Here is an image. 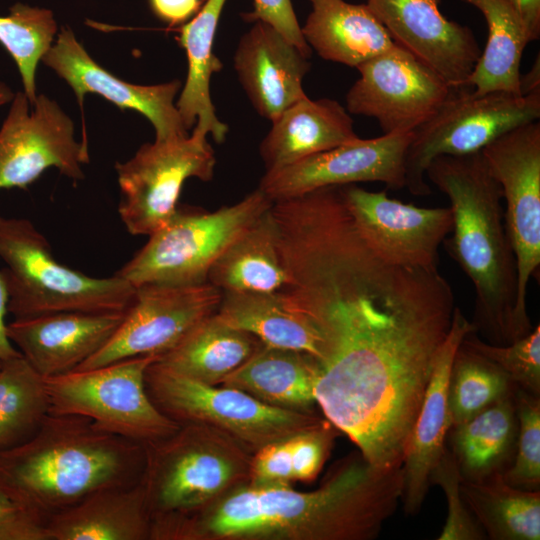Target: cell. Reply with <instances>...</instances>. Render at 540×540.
Segmentation results:
<instances>
[{"mask_svg":"<svg viewBox=\"0 0 540 540\" xmlns=\"http://www.w3.org/2000/svg\"><path fill=\"white\" fill-rule=\"evenodd\" d=\"M440 0H367L393 41L453 89L467 87L481 50L473 31L446 18Z\"/></svg>","mask_w":540,"mask_h":540,"instance_id":"cell-18","label":"cell"},{"mask_svg":"<svg viewBox=\"0 0 540 540\" xmlns=\"http://www.w3.org/2000/svg\"><path fill=\"white\" fill-rule=\"evenodd\" d=\"M320 363L303 351L264 344L219 385L239 389L281 409L314 412Z\"/></svg>","mask_w":540,"mask_h":540,"instance_id":"cell-26","label":"cell"},{"mask_svg":"<svg viewBox=\"0 0 540 540\" xmlns=\"http://www.w3.org/2000/svg\"><path fill=\"white\" fill-rule=\"evenodd\" d=\"M323 337L315 398L371 465L400 467L455 308L438 269L378 257L357 278L301 298Z\"/></svg>","mask_w":540,"mask_h":540,"instance_id":"cell-1","label":"cell"},{"mask_svg":"<svg viewBox=\"0 0 540 540\" xmlns=\"http://www.w3.org/2000/svg\"><path fill=\"white\" fill-rule=\"evenodd\" d=\"M207 280L222 292H278L288 286L271 207L227 246Z\"/></svg>","mask_w":540,"mask_h":540,"instance_id":"cell-31","label":"cell"},{"mask_svg":"<svg viewBox=\"0 0 540 540\" xmlns=\"http://www.w3.org/2000/svg\"><path fill=\"white\" fill-rule=\"evenodd\" d=\"M221 298L222 291L208 281L139 285L112 337L75 370L96 368L133 357L159 358L203 319L214 314Z\"/></svg>","mask_w":540,"mask_h":540,"instance_id":"cell-13","label":"cell"},{"mask_svg":"<svg viewBox=\"0 0 540 540\" xmlns=\"http://www.w3.org/2000/svg\"><path fill=\"white\" fill-rule=\"evenodd\" d=\"M262 344L253 334L222 321L215 312L156 362L191 379L219 385Z\"/></svg>","mask_w":540,"mask_h":540,"instance_id":"cell-30","label":"cell"},{"mask_svg":"<svg viewBox=\"0 0 540 540\" xmlns=\"http://www.w3.org/2000/svg\"><path fill=\"white\" fill-rule=\"evenodd\" d=\"M73 89L80 107L88 93L101 95L120 109L143 114L155 129V140L166 141L189 135L174 99L179 80L136 85L123 81L97 64L77 41L70 27H62L54 44L41 60Z\"/></svg>","mask_w":540,"mask_h":540,"instance_id":"cell-19","label":"cell"},{"mask_svg":"<svg viewBox=\"0 0 540 540\" xmlns=\"http://www.w3.org/2000/svg\"><path fill=\"white\" fill-rule=\"evenodd\" d=\"M253 22L237 44L234 69L256 112L273 121L307 96L303 79L311 63L309 57L273 26L260 20Z\"/></svg>","mask_w":540,"mask_h":540,"instance_id":"cell-22","label":"cell"},{"mask_svg":"<svg viewBox=\"0 0 540 540\" xmlns=\"http://www.w3.org/2000/svg\"><path fill=\"white\" fill-rule=\"evenodd\" d=\"M515 387L492 363L460 343L448 389L451 427L469 420L512 393Z\"/></svg>","mask_w":540,"mask_h":540,"instance_id":"cell-36","label":"cell"},{"mask_svg":"<svg viewBox=\"0 0 540 540\" xmlns=\"http://www.w3.org/2000/svg\"><path fill=\"white\" fill-rule=\"evenodd\" d=\"M271 123L259 146L266 171L360 138L354 130L350 113L330 98L313 100L306 96L285 109Z\"/></svg>","mask_w":540,"mask_h":540,"instance_id":"cell-23","label":"cell"},{"mask_svg":"<svg viewBox=\"0 0 540 540\" xmlns=\"http://www.w3.org/2000/svg\"><path fill=\"white\" fill-rule=\"evenodd\" d=\"M540 92V61L534 62L530 71L521 76V93L531 94Z\"/></svg>","mask_w":540,"mask_h":540,"instance_id":"cell-47","label":"cell"},{"mask_svg":"<svg viewBox=\"0 0 540 540\" xmlns=\"http://www.w3.org/2000/svg\"><path fill=\"white\" fill-rule=\"evenodd\" d=\"M0 540H49L45 522L0 491Z\"/></svg>","mask_w":540,"mask_h":540,"instance_id":"cell-42","label":"cell"},{"mask_svg":"<svg viewBox=\"0 0 540 540\" xmlns=\"http://www.w3.org/2000/svg\"><path fill=\"white\" fill-rule=\"evenodd\" d=\"M506 202L504 223L517 269L515 323L519 338L533 329L528 285L540 267V123L519 125L481 150Z\"/></svg>","mask_w":540,"mask_h":540,"instance_id":"cell-11","label":"cell"},{"mask_svg":"<svg viewBox=\"0 0 540 540\" xmlns=\"http://www.w3.org/2000/svg\"><path fill=\"white\" fill-rule=\"evenodd\" d=\"M515 389V388H514ZM518 433L514 390L469 420L450 428L448 449L463 480L503 474L511 465Z\"/></svg>","mask_w":540,"mask_h":540,"instance_id":"cell-29","label":"cell"},{"mask_svg":"<svg viewBox=\"0 0 540 540\" xmlns=\"http://www.w3.org/2000/svg\"><path fill=\"white\" fill-rule=\"evenodd\" d=\"M402 492L401 466L377 468L359 452L316 490L244 483L198 510L152 522L150 540H371Z\"/></svg>","mask_w":540,"mask_h":540,"instance_id":"cell-2","label":"cell"},{"mask_svg":"<svg viewBox=\"0 0 540 540\" xmlns=\"http://www.w3.org/2000/svg\"><path fill=\"white\" fill-rule=\"evenodd\" d=\"M156 356L119 360L43 378L49 412L90 418L102 430L146 444L173 433L179 423L150 399L145 374Z\"/></svg>","mask_w":540,"mask_h":540,"instance_id":"cell-10","label":"cell"},{"mask_svg":"<svg viewBox=\"0 0 540 540\" xmlns=\"http://www.w3.org/2000/svg\"><path fill=\"white\" fill-rule=\"evenodd\" d=\"M519 14L530 41L540 37V0H506Z\"/></svg>","mask_w":540,"mask_h":540,"instance_id":"cell-46","label":"cell"},{"mask_svg":"<svg viewBox=\"0 0 540 540\" xmlns=\"http://www.w3.org/2000/svg\"><path fill=\"white\" fill-rule=\"evenodd\" d=\"M226 0H205L198 12L179 29L178 41L188 62L186 81L176 108L185 128L225 141L228 126L216 114L210 96V79L223 65L213 52L215 33Z\"/></svg>","mask_w":540,"mask_h":540,"instance_id":"cell-27","label":"cell"},{"mask_svg":"<svg viewBox=\"0 0 540 540\" xmlns=\"http://www.w3.org/2000/svg\"><path fill=\"white\" fill-rule=\"evenodd\" d=\"M514 402L518 419L516 449L502 478L517 488L540 490V398L515 387Z\"/></svg>","mask_w":540,"mask_h":540,"instance_id":"cell-38","label":"cell"},{"mask_svg":"<svg viewBox=\"0 0 540 540\" xmlns=\"http://www.w3.org/2000/svg\"><path fill=\"white\" fill-rule=\"evenodd\" d=\"M153 13L169 25H178L191 19L200 9L201 0H149Z\"/></svg>","mask_w":540,"mask_h":540,"instance_id":"cell-44","label":"cell"},{"mask_svg":"<svg viewBox=\"0 0 540 540\" xmlns=\"http://www.w3.org/2000/svg\"><path fill=\"white\" fill-rule=\"evenodd\" d=\"M461 344L499 369L516 387L540 395V326L506 345L481 340L470 332Z\"/></svg>","mask_w":540,"mask_h":540,"instance_id":"cell-37","label":"cell"},{"mask_svg":"<svg viewBox=\"0 0 540 540\" xmlns=\"http://www.w3.org/2000/svg\"><path fill=\"white\" fill-rule=\"evenodd\" d=\"M312 10L301 31L323 59L357 68L395 42L366 4L309 0Z\"/></svg>","mask_w":540,"mask_h":540,"instance_id":"cell-25","label":"cell"},{"mask_svg":"<svg viewBox=\"0 0 540 540\" xmlns=\"http://www.w3.org/2000/svg\"><path fill=\"white\" fill-rule=\"evenodd\" d=\"M356 69L359 78L346 94V109L377 120L383 134L413 131L453 89L396 43Z\"/></svg>","mask_w":540,"mask_h":540,"instance_id":"cell-15","label":"cell"},{"mask_svg":"<svg viewBox=\"0 0 540 540\" xmlns=\"http://www.w3.org/2000/svg\"><path fill=\"white\" fill-rule=\"evenodd\" d=\"M215 153L207 135L196 130L186 137L146 143L124 163H116L121 201L119 216L133 235H150L165 225L178 208L184 182L209 181Z\"/></svg>","mask_w":540,"mask_h":540,"instance_id":"cell-12","label":"cell"},{"mask_svg":"<svg viewBox=\"0 0 540 540\" xmlns=\"http://www.w3.org/2000/svg\"><path fill=\"white\" fill-rule=\"evenodd\" d=\"M49 540H150L151 517L140 481L96 491L46 521Z\"/></svg>","mask_w":540,"mask_h":540,"instance_id":"cell-24","label":"cell"},{"mask_svg":"<svg viewBox=\"0 0 540 540\" xmlns=\"http://www.w3.org/2000/svg\"><path fill=\"white\" fill-rule=\"evenodd\" d=\"M15 94L3 82H0V106L12 101Z\"/></svg>","mask_w":540,"mask_h":540,"instance_id":"cell-48","label":"cell"},{"mask_svg":"<svg viewBox=\"0 0 540 540\" xmlns=\"http://www.w3.org/2000/svg\"><path fill=\"white\" fill-rule=\"evenodd\" d=\"M254 10L245 15L248 21H263L283 34L310 58L312 49L305 41L291 0H253Z\"/></svg>","mask_w":540,"mask_h":540,"instance_id":"cell-43","label":"cell"},{"mask_svg":"<svg viewBox=\"0 0 540 540\" xmlns=\"http://www.w3.org/2000/svg\"><path fill=\"white\" fill-rule=\"evenodd\" d=\"M461 481L458 463L446 446L429 477L430 485L439 486L447 501L446 521L437 540L487 539L462 497Z\"/></svg>","mask_w":540,"mask_h":540,"instance_id":"cell-39","label":"cell"},{"mask_svg":"<svg viewBox=\"0 0 540 540\" xmlns=\"http://www.w3.org/2000/svg\"><path fill=\"white\" fill-rule=\"evenodd\" d=\"M346 205L370 247L393 264L438 269V248L453 228L450 207L423 208L371 192L341 186Z\"/></svg>","mask_w":540,"mask_h":540,"instance_id":"cell-17","label":"cell"},{"mask_svg":"<svg viewBox=\"0 0 540 540\" xmlns=\"http://www.w3.org/2000/svg\"><path fill=\"white\" fill-rule=\"evenodd\" d=\"M49 413L44 379L22 354L0 369V450L29 440Z\"/></svg>","mask_w":540,"mask_h":540,"instance_id":"cell-34","label":"cell"},{"mask_svg":"<svg viewBox=\"0 0 540 540\" xmlns=\"http://www.w3.org/2000/svg\"><path fill=\"white\" fill-rule=\"evenodd\" d=\"M462 497L491 540L540 539V490L508 484L502 474L460 483Z\"/></svg>","mask_w":540,"mask_h":540,"instance_id":"cell-33","label":"cell"},{"mask_svg":"<svg viewBox=\"0 0 540 540\" xmlns=\"http://www.w3.org/2000/svg\"><path fill=\"white\" fill-rule=\"evenodd\" d=\"M539 118L540 92L480 94L470 87L452 89L437 110L413 130L405 158V187L416 196L431 194L426 170L433 159L481 151L507 131Z\"/></svg>","mask_w":540,"mask_h":540,"instance_id":"cell-9","label":"cell"},{"mask_svg":"<svg viewBox=\"0 0 540 540\" xmlns=\"http://www.w3.org/2000/svg\"><path fill=\"white\" fill-rule=\"evenodd\" d=\"M413 131L357 139L282 168L266 171L259 188L272 200H283L315 189L357 182H382L405 187L406 151Z\"/></svg>","mask_w":540,"mask_h":540,"instance_id":"cell-16","label":"cell"},{"mask_svg":"<svg viewBox=\"0 0 540 540\" xmlns=\"http://www.w3.org/2000/svg\"><path fill=\"white\" fill-rule=\"evenodd\" d=\"M216 315L264 345L303 351L318 361L323 337L313 320L280 292H222Z\"/></svg>","mask_w":540,"mask_h":540,"instance_id":"cell-28","label":"cell"},{"mask_svg":"<svg viewBox=\"0 0 540 540\" xmlns=\"http://www.w3.org/2000/svg\"><path fill=\"white\" fill-rule=\"evenodd\" d=\"M143 466V444L49 412L29 440L0 450V491L46 524L96 491L138 483Z\"/></svg>","mask_w":540,"mask_h":540,"instance_id":"cell-3","label":"cell"},{"mask_svg":"<svg viewBox=\"0 0 540 540\" xmlns=\"http://www.w3.org/2000/svg\"><path fill=\"white\" fill-rule=\"evenodd\" d=\"M147 393L156 407L179 424L212 426L254 453L262 446L322 423L315 412L267 405L232 387L211 385L178 374L154 361L145 374Z\"/></svg>","mask_w":540,"mask_h":540,"instance_id":"cell-8","label":"cell"},{"mask_svg":"<svg viewBox=\"0 0 540 540\" xmlns=\"http://www.w3.org/2000/svg\"><path fill=\"white\" fill-rule=\"evenodd\" d=\"M57 23L49 9L16 3L7 16H0V44L15 61L31 105L36 94L39 61L50 49Z\"/></svg>","mask_w":540,"mask_h":540,"instance_id":"cell-35","label":"cell"},{"mask_svg":"<svg viewBox=\"0 0 540 540\" xmlns=\"http://www.w3.org/2000/svg\"><path fill=\"white\" fill-rule=\"evenodd\" d=\"M426 177L450 200L452 236L443 243L475 288L471 323L476 333L498 345L518 340L516 259L504 223L502 191L482 152L438 156Z\"/></svg>","mask_w":540,"mask_h":540,"instance_id":"cell-4","label":"cell"},{"mask_svg":"<svg viewBox=\"0 0 540 540\" xmlns=\"http://www.w3.org/2000/svg\"><path fill=\"white\" fill-rule=\"evenodd\" d=\"M88 161L86 143L76 142L73 121L54 100L40 94L31 105L24 92L14 95L0 129V190H26L49 167L79 181Z\"/></svg>","mask_w":540,"mask_h":540,"instance_id":"cell-14","label":"cell"},{"mask_svg":"<svg viewBox=\"0 0 540 540\" xmlns=\"http://www.w3.org/2000/svg\"><path fill=\"white\" fill-rule=\"evenodd\" d=\"M340 432L327 419L315 427L290 436L292 473L295 481H312L321 471Z\"/></svg>","mask_w":540,"mask_h":540,"instance_id":"cell-40","label":"cell"},{"mask_svg":"<svg viewBox=\"0 0 540 540\" xmlns=\"http://www.w3.org/2000/svg\"><path fill=\"white\" fill-rule=\"evenodd\" d=\"M272 203L258 187L238 203L214 212L177 208L115 274L134 287L207 282L217 258Z\"/></svg>","mask_w":540,"mask_h":540,"instance_id":"cell-7","label":"cell"},{"mask_svg":"<svg viewBox=\"0 0 540 540\" xmlns=\"http://www.w3.org/2000/svg\"><path fill=\"white\" fill-rule=\"evenodd\" d=\"M470 332H476L474 326L455 306L402 460L401 500L407 515L419 513L430 486V473L446 448L452 426L448 401L451 367L462 339Z\"/></svg>","mask_w":540,"mask_h":540,"instance_id":"cell-20","label":"cell"},{"mask_svg":"<svg viewBox=\"0 0 540 540\" xmlns=\"http://www.w3.org/2000/svg\"><path fill=\"white\" fill-rule=\"evenodd\" d=\"M288 438L268 443L253 453L248 484L256 487L292 486L294 479Z\"/></svg>","mask_w":540,"mask_h":540,"instance_id":"cell-41","label":"cell"},{"mask_svg":"<svg viewBox=\"0 0 540 540\" xmlns=\"http://www.w3.org/2000/svg\"><path fill=\"white\" fill-rule=\"evenodd\" d=\"M463 1L483 14L488 28L485 47L467 87L480 94L493 91L522 94L521 59L531 41L521 17L506 0Z\"/></svg>","mask_w":540,"mask_h":540,"instance_id":"cell-32","label":"cell"},{"mask_svg":"<svg viewBox=\"0 0 540 540\" xmlns=\"http://www.w3.org/2000/svg\"><path fill=\"white\" fill-rule=\"evenodd\" d=\"M253 453L209 425L183 423L144 444L140 483L151 524L198 510L247 483Z\"/></svg>","mask_w":540,"mask_h":540,"instance_id":"cell-5","label":"cell"},{"mask_svg":"<svg viewBox=\"0 0 540 540\" xmlns=\"http://www.w3.org/2000/svg\"><path fill=\"white\" fill-rule=\"evenodd\" d=\"M7 312L8 291L5 280L0 272V369L6 362L21 355L7 336V324L5 322Z\"/></svg>","mask_w":540,"mask_h":540,"instance_id":"cell-45","label":"cell"},{"mask_svg":"<svg viewBox=\"0 0 540 540\" xmlns=\"http://www.w3.org/2000/svg\"><path fill=\"white\" fill-rule=\"evenodd\" d=\"M0 258L14 319L66 311L124 313L134 297L135 287L116 274L91 277L61 264L28 219L0 216Z\"/></svg>","mask_w":540,"mask_h":540,"instance_id":"cell-6","label":"cell"},{"mask_svg":"<svg viewBox=\"0 0 540 540\" xmlns=\"http://www.w3.org/2000/svg\"><path fill=\"white\" fill-rule=\"evenodd\" d=\"M124 314L66 311L14 319L7 336L40 376L53 377L75 370L100 350Z\"/></svg>","mask_w":540,"mask_h":540,"instance_id":"cell-21","label":"cell"}]
</instances>
